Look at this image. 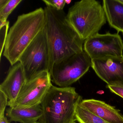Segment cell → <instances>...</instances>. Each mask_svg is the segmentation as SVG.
I'll use <instances>...</instances> for the list:
<instances>
[{
    "instance_id": "cell-2",
    "label": "cell",
    "mask_w": 123,
    "mask_h": 123,
    "mask_svg": "<svg viewBox=\"0 0 123 123\" xmlns=\"http://www.w3.org/2000/svg\"><path fill=\"white\" fill-rule=\"evenodd\" d=\"M44 8L19 15L11 27L3 52V55L11 65L18 62L22 53L45 27Z\"/></svg>"
},
{
    "instance_id": "cell-19",
    "label": "cell",
    "mask_w": 123,
    "mask_h": 123,
    "mask_svg": "<svg viewBox=\"0 0 123 123\" xmlns=\"http://www.w3.org/2000/svg\"><path fill=\"white\" fill-rule=\"evenodd\" d=\"M108 87L112 92L123 98V86L108 85Z\"/></svg>"
},
{
    "instance_id": "cell-16",
    "label": "cell",
    "mask_w": 123,
    "mask_h": 123,
    "mask_svg": "<svg viewBox=\"0 0 123 123\" xmlns=\"http://www.w3.org/2000/svg\"><path fill=\"white\" fill-rule=\"evenodd\" d=\"M9 27V21H7L6 24L4 26L0 28V58L1 60L2 54L5 49Z\"/></svg>"
},
{
    "instance_id": "cell-5",
    "label": "cell",
    "mask_w": 123,
    "mask_h": 123,
    "mask_svg": "<svg viewBox=\"0 0 123 123\" xmlns=\"http://www.w3.org/2000/svg\"><path fill=\"white\" fill-rule=\"evenodd\" d=\"M18 62L23 67L27 80L40 73L49 72L50 54L45 26L24 50Z\"/></svg>"
},
{
    "instance_id": "cell-8",
    "label": "cell",
    "mask_w": 123,
    "mask_h": 123,
    "mask_svg": "<svg viewBox=\"0 0 123 123\" xmlns=\"http://www.w3.org/2000/svg\"><path fill=\"white\" fill-rule=\"evenodd\" d=\"M83 50L92 59L108 56H122L123 42L118 33H98L85 41Z\"/></svg>"
},
{
    "instance_id": "cell-21",
    "label": "cell",
    "mask_w": 123,
    "mask_h": 123,
    "mask_svg": "<svg viewBox=\"0 0 123 123\" xmlns=\"http://www.w3.org/2000/svg\"><path fill=\"white\" fill-rule=\"evenodd\" d=\"M8 1V0H0V8L3 7Z\"/></svg>"
},
{
    "instance_id": "cell-7",
    "label": "cell",
    "mask_w": 123,
    "mask_h": 123,
    "mask_svg": "<svg viewBox=\"0 0 123 123\" xmlns=\"http://www.w3.org/2000/svg\"><path fill=\"white\" fill-rule=\"evenodd\" d=\"M48 71L40 73L26 80L20 91L15 103L11 108H28L41 103L52 86Z\"/></svg>"
},
{
    "instance_id": "cell-3",
    "label": "cell",
    "mask_w": 123,
    "mask_h": 123,
    "mask_svg": "<svg viewBox=\"0 0 123 123\" xmlns=\"http://www.w3.org/2000/svg\"><path fill=\"white\" fill-rule=\"evenodd\" d=\"M82 97L74 87L52 85L41 103L42 115L39 123H73Z\"/></svg>"
},
{
    "instance_id": "cell-11",
    "label": "cell",
    "mask_w": 123,
    "mask_h": 123,
    "mask_svg": "<svg viewBox=\"0 0 123 123\" xmlns=\"http://www.w3.org/2000/svg\"><path fill=\"white\" fill-rule=\"evenodd\" d=\"M80 105L108 123H123V116L119 111L105 102L95 99H86Z\"/></svg>"
},
{
    "instance_id": "cell-14",
    "label": "cell",
    "mask_w": 123,
    "mask_h": 123,
    "mask_svg": "<svg viewBox=\"0 0 123 123\" xmlns=\"http://www.w3.org/2000/svg\"><path fill=\"white\" fill-rule=\"evenodd\" d=\"M76 121L80 123H108L79 104L76 111Z\"/></svg>"
},
{
    "instance_id": "cell-17",
    "label": "cell",
    "mask_w": 123,
    "mask_h": 123,
    "mask_svg": "<svg viewBox=\"0 0 123 123\" xmlns=\"http://www.w3.org/2000/svg\"><path fill=\"white\" fill-rule=\"evenodd\" d=\"M42 1L45 3L46 6L51 7L59 11L63 10L64 7L66 4L65 0H43Z\"/></svg>"
},
{
    "instance_id": "cell-18",
    "label": "cell",
    "mask_w": 123,
    "mask_h": 123,
    "mask_svg": "<svg viewBox=\"0 0 123 123\" xmlns=\"http://www.w3.org/2000/svg\"><path fill=\"white\" fill-rule=\"evenodd\" d=\"M8 98L5 94L0 91V117L5 116L6 106L8 105Z\"/></svg>"
},
{
    "instance_id": "cell-4",
    "label": "cell",
    "mask_w": 123,
    "mask_h": 123,
    "mask_svg": "<svg viewBox=\"0 0 123 123\" xmlns=\"http://www.w3.org/2000/svg\"><path fill=\"white\" fill-rule=\"evenodd\" d=\"M67 18L83 41L98 33L106 23L103 6L95 0H82L68 10Z\"/></svg>"
},
{
    "instance_id": "cell-25",
    "label": "cell",
    "mask_w": 123,
    "mask_h": 123,
    "mask_svg": "<svg viewBox=\"0 0 123 123\" xmlns=\"http://www.w3.org/2000/svg\"></svg>"
},
{
    "instance_id": "cell-23",
    "label": "cell",
    "mask_w": 123,
    "mask_h": 123,
    "mask_svg": "<svg viewBox=\"0 0 123 123\" xmlns=\"http://www.w3.org/2000/svg\"><path fill=\"white\" fill-rule=\"evenodd\" d=\"M121 1L123 2V0H121Z\"/></svg>"
},
{
    "instance_id": "cell-13",
    "label": "cell",
    "mask_w": 123,
    "mask_h": 123,
    "mask_svg": "<svg viewBox=\"0 0 123 123\" xmlns=\"http://www.w3.org/2000/svg\"><path fill=\"white\" fill-rule=\"evenodd\" d=\"M103 6L109 25L123 34V2L121 0H104Z\"/></svg>"
},
{
    "instance_id": "cell-10",
    "label": "cell",
    "mask_w": 123,
    "mask_h": 123,
    "mask_svg": "<svg viewBox=\"0 0 123 123\" xmlns=\"http://www.w3.org/2000/svg\"><path fill=\"white\" fill-rule=\"evenodd\" d=\"M27 80L25 72L19 62L11 65L6 77L0 85V91L7 96L8 106L12 107L15 103L22 87Z\"/></svg>"
},
{
    "instance_id": "cell-20",
    "label": "cell",
    "mask_w": 123,
    "mask_h": 123,
    "mask_svg": "<svg viewBox=\"0 0 123 123\" xmlns=\"http://www.w3.org/2000/svg\"><path fill=\"white\" fill-rule=\"evenodd\" d=\"M0 123H10L7 117L5 116L0 117Z\"/></svg>"
},
{
    "instance_id": "cell-22",
    "label": "cell",
    "mask_w": 123,
    "mask_h": 123,
    "mask_svg": "<svg viewBox=\"0 0 123 123\" xmlns=\"http://www.w3.org/2000/svg\"><path fill=\"white\" fill-rule=\"evenodd\" d=\"M66 2V3L67 4H69L71 2V0H65Z\"/></svg>"
},
{
    "instance_id": "cell-1",
    "label": "cell",
    "mask_w": 123,
    "mask_h": 123,
    "mask_svg": "<svg viewBox=\"0 0 123 123\" xmlns=\"http://www.w3.org/2000/svg\"><path fill=\"white\" fill-rule=\"evenodd\" d=\"M44 10L50 54V71L55 63L83 51L84 41L70 24L64 11L48 6Z\"/></svg>"
},
{
    "instance_id": "cell-6",
    "label": "cell",
    "mask_w": 123,
    "mask_h": 123,
    "mask_svg": "<svg viewBox=\"0 0 123 123\" xmlns=\"http://www.w3.org/2000/svg\"><path fill=\"white\" fill-rule=\"evenodd\" d=\"M91 59L83 50L53 65L49 71L52 82L61 87H69L87 72Z\"/></svg>"
},
{
    "instance_id": "cell-15",
    "label": "cell",
    "mask_w": 123,
    "mask_h": 123,
    "mask_svg": "<svg viewBox=\"0 0 123 123\" xmlns=\"http://www.w3.org/2000/svg\"><path fill=\"white\" fill-rule=\"evenodd\" d=\"M21 2L22 0H8L7 3L0 8V22L7 21L9 16Z\"/></svg>"
},
{
    "instance_id": "cell-24",
    "label": "cell",
    "mask_w": 123,
    "mask_h": 123,
    "mask_svg": "<svg viewBox=\"0 0 123 123\" xmlns=\"http://www.w3.org/2000/svg\"><path fill=\"white\" fill-rule=\"evenodd\" d=\"M73 123H76V122H73Z\"/></svg>"
},
{
    "instance_id": "cell-12",
    "label": "cell",
    "mask_w": 123,
    "mask_h": 123,
    "mask_svg": "<svg viewBox=\"0 0 123 123\" xmlns=\"http://www.w3.org/2000/svg\"><path fill=\"white\" fill-rule=\"evenodd\" d=\"M6 117L10 122L20 123H39L42 115L41 104L26 108L9 107L6 110Z\"/></svg>"
},
{
    "instance_id": "cell-9",
    "label": "cell",
    "mask_w": 123,
    "mask_h": 123,
    "mask_svg": "<svg viewBox=\"0 0 123 123\" xmlns=\"http://www.w3.org/2000/svg\"><path fill=\"white\" fill-rule=\"evenodd\" d=\"M91 67L109 85L123 86V56H108L91 60Z\"/></svg>"
}]
</instances>
